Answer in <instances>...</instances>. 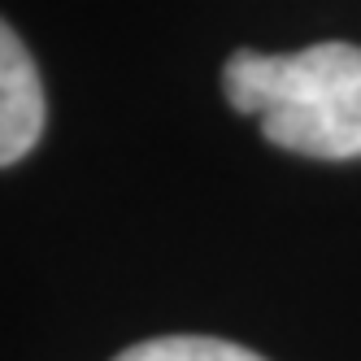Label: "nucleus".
Wrapping results in <instances>:
<instances>
[{"label": "nucleus", "mask_w": 361, "mask_h": 361, "mask_svg": "<svg viewBox=\"0 0 361 361\" xmlns=\"http://www.w3.org/2000/svg\"><path fill=\"white\" fill-rule=\"evenodd\" d=\"M222 92L235 114L257 118L274 148L318 161L361 157V48L309 44L300 53L240 48L222 66Z\"/></svg>", "instance_id": "f257e3e1"}, {"label": "nucleus", "mask_w": 361, "mask_h": 361, "mask_svg": "<svg viewBox=\"0 0 361 361\" xmlns=\"http://www.w3.org/2000/svg\"><path fill=\"white\" fill-rule=\"evenodd\" d=\"M44 83L18 31L0 18V166L22 161L44 135Z\"/></svg>", "instance_id": "f03ea898"}, {"label": "nucleus", "mask_w": 361, "mask_h": 361, "mask_svg": "<svg viewBox=\"0 0 361 361\" xmlns=\"http://www.w3.org/2000/svg\"><path fill=\"white\" fill-rule=\"evenodd\" d=\"M114 361H266V357L231 340H214V335H161V340H144L118 353Z\"/></svg>", "instance_id": "7ed1b4c3"}]
</instances>
